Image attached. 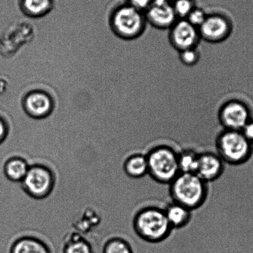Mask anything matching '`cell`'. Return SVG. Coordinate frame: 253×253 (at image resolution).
<instances>
[{
	"label": "cell",
	"mask_w": 253,
	"mask_h": 253,
	"mask_svg": "<svg viewBox=\"0 0 253 253\" xmlns=\"http://www.w3.org/2000/svg\"><path fill=\"white\" fill-rule=\"evenodd\" d=\"M55 185V173L50 167L42 164L31 165L25 177L20 183L24 192L37 200L48 198L53 192Z\"/></svg>",
	"instance_id": "5"
},
{
	"label": "cell",
	"mask_w": 253,
	"mask_h": 253,
	"mask_svg": "<svg viewBox=\"0 0 253 253\" xmlns=\"http://www.w3.org/2000/svg\"><path fill=\"white\" fill-rule=\"evenodd\" d=\"M188 16V21L195 28L197 26L201 27L206 19L205 13L200 9H194L191 11Z\"/></svg>",
	"instance_id": "22"
},
{
	"label": "cell",
	"mask_w": 253,
	"mask_h": 253,
	"mask_svg": "<svg viewBox=\"0 0 253 253\" xmlns=\"http://www.w3.org/2000/svg\"><path fill=\"white\" fill-rule=\"evenodd\" d=\"M151 0H130L131 3V6L139 10V9L146 8L149 5Z\"/></svg>",
	"instance_id": "26"
},
{
	"label": "cell",
	"mask_w": 253,
	"mask_h": 253,
	"mask_svg": "<svg viewBox=\"0 0 253 253\" xmlns=\"http://www.w3.org/2000/svg\"><path fill=\"white\" fill-rule=\"evenodd\" d=\"M184 62L187 64H192L197 59V54L195 51L191 50V48L184 50L181 55Z\"/></svg>",
	"instance_id": "24"
},
{
	"label": "cell",
	"mask_w": 253,
	"mask_h": 253,
	"mask_svg": "<svg viewBox=\"0 0 253 253\" xmlns=\"http://www.w3.org/2000/svg\"><path fill=\"white\" fill-rule=\"evenodd\" d=\"M8 253H51L48 245L33 236H23L14 240Z\"/></svg>",
	"instance_id": "13"
},
{
	"label": "cell",
	"mask_w": 253,
	"mask_h": 253,
	"mask_svg": "<svg viewBox=\"0 0 253 253\" xmlns=\"http://www.w3.org/2000/svg\"><path fill=\"white\" fill-rule=\"evenodd\" d=\"M23 105L26 112L36 119L47 116L51 112L53 102L46 93L35 90L28 93L24 98Z\"/></svg>",
	"instance_id": "9"
},
{
	"label": "cell",
	"mask_w": 253,
	"mask_h": 253,
	"mask_svg": "<svg viewBox=\"0 0 253 253\" xmlns=\"http://www.w3.org/2000/svg\"><path fill=\"white\" fill-rule=\"evenodd\" d=\"M53 0H22L21 9L27 16L41 17L52 9Z\"/></svg>",
	"instance_id": "19"
},
{
	"label": "cell",
	"mask_w": 253,
	"mask_h": 253,
	"mask_svg": "<svg viewBox=\"0 0 253 253\" xmlns=\"http://www.w3.org/2000/svg\"><path fill=\"white\" fill-rule=\"evenodd\" d=\"M216 153L226 165L241 166L252 160L253 144L240 131L226 129L215 140Z\"/></svg>",
	"instance_id": "4"
},
{
	"label": "cell",
	"mask_w": 253,
	"mask_h": 253,
	"mask_svg": "<svg viewBox=\"0 0 253 253\" xmlns=\"http://www.w3.org/2000/svg\"><path fill=\"white\" fill-rule=\"evenodd\" d=\"M241 132L246 138L253 144V122H249L245 125Z\"/></svg>",
	"instance_id": "25"
},
{
	"label": "cell",
	"mask_w": 253,
	"mask_h": 253,
	"mask_svg": "<svg viewBox=\"0 0 253 253\" xmlns=\"http://www.w3.org/2000/svg\"><path fill=\"white\" fill-rule=\"evenodd\" d=\"M142 23L139 11L131 6L122 7L111 17L113 30L122 38H129L136 36L141 31Z\"/></svg>",
	"instance_id": "6"
},
{
	"label": "cell",
	"mask_w": 253,
	"mask_h": 253,
	"mask_svg": "<svg viewBox=\"0 0 253 253\" xmlns=\"http://www.w3.org/2000/svg\"><path fill=\"white\" fill-rule=\"evenodd\" d=\"M200 152L192 148H186L178 151V161L180 173H196Z\"/></svg>",
	"instance_id": "18"
},
{
	"label": "cell",
	"mask_w": 253,
	"mask_h": 253,
	"mask_svg": "<svg viewBox=\"0 0 253 253\" xmlns=\"http://www.w3.org/2000/svg\"><path fill=\"white\" fill-rule=\"evenodd\" d=\"M225 166V162L216 152H200L196 174L206 182H213L222 176Z\"/></svg>",
	"instance_id": "7"
},
{
	"label": "cell",
	"mask_w": 253,
	"mask_h": 253,
	"mask_svg": "<svg viewBox=\"0 0 253 253\" xmlns=\"http://www.w3.org/2000/svg\"><path fill=\"white\" fill-rule=\"evenodd\" d=\"M61 253H95L88 241L77 232H71L64 239Z\"/></svg>",
	"instance_id": "16"
},
{
	"label": "cell",
	"mask_w": 253,
	"mask_h": 253,
	"mask_svg": "<svg viewBox=\"0 0 253 253\" xmlns=\"http://www.w3.org/2000/svg\"><path fill=\"white\" fill-rule=\"evenodd\" d=\"M169 0H154V5L163 6L169 4Z\"/></svg>",
	"instance_id": "27"
},
{
	"label": "cell",
	"mask_w": 253,
	"mask_h": 253,
	"mask_svg": "<svg viewBox=\"0 0 253 253\" xmlns=\"http://www.w3.org/2000/svg\"><path fill=\"white\" fill-rule=\"evenodd\" d=\"M125 175L132 179H140L148 175V165L146 154L136 152L127 156L122 164Z\"/></svg>",
	"instance_id": "11"
},
{
	"label": "cell",
	"mask_w": 253,
	"mask_h": 253,
	"mask_svg": "<svg viewBox=\"0 0 253 253\" xmlns=\"http://www.w3.org/2000/svg\"><path fill=\"white\" fill-rule=\"evenodd\" d=\"M197 31L188 21H181L175 26L172 38L175 45L183 50L191 48L197 40Z\"/></svg>",
	"instance_id": "14"
},
{
	"label": "cell",
	"mask_w": 253,
	"mask_h": 253,
	"mask_svg": "<svg viewBox=\"0 0 253 253\" xmlns=\"http://www.w3.org/2000/svg\"><path fill=\"white\" fill-rule=\"evenodd\" d=\"M164 210L167 220L173 230L187 227L192 220L193 211L173 201L169 203Z\"/></svg>",
	"instance_id": "10"
},
{
	"label": "cell",
	"mask_w": 253,
	"mask_h": 253,
	"mask_svg": "<svg viewBox=\"0 0 253 253\" xmlns=\"http://www.w3.org/2000/svg\"><path fill=\"white\" fill-rule=\"evenodd\" d=\"M176 13L172 6L153 5L149 9L148 17L152 23L160 27H167L175 21Z\"/></svg>",
	"instance_id": "17"
},
{
	"label": "cell",
	"mask_w": 253,
	"mask_h": 253,
	"mask_svg": "<svg viewBox=\"0 0 253 253\" xmlns=\"http://www.w3.org/2000/svg\"><path fill=\"white\" fill-rule=\"evenodd\" d=\"M169 193L171 201L194 211L205 205L210 186L196 173H180L169 184Z\"/></svg>",
	"instance_id": "2"
},
{
	"label": "cell",
	"mask_w": 253,
	"mask_h": 253,
	"mask_svg": "<svg viewBox=\"0 0 253 253\" xmlns=\"http://www.w3.org/2000/svg\"><path fill=\"white\" fill-rule=\"evenodd\" d=\"M132 227L140 239L149 243L164 242L173 231L164 208L153 205L144 206L135 213Z\"/></svg>",
	"instance_id": "1"
},
{
	"label": "cell",
	"mask_w": 253,
	"mask_h": 253,
	"mask_svg": "<svg viewBox=\"0 0 253 253\" xmlns=\"http://www.w3.org/2000/svg\"><path fill=\"white\" fill-rule=\"evenodd\" d=\"M9 127L5 120L0 117V146L4 143L8 137Z\"/></svg>",
	"instance_id": "23"
},
{
	"label": "cell",
	"mask_w": 253,
	"mask_h": 253,
	"mask_svg": "<svg viewBox=\"0 0 253 253\" xmlns=\"http://www.w3.org/2000/svg\"><path fill=\"white\" fill-rule=\"evenodd\" d=\"M101 253H134V251L126 238L114 237L105 243Z\"/></svg>",
	"instance_id": "20"
},
{
	"label": "cell",
	"mask_w": 253,
	"mask_h": 253,
	"mask_svg": "<svg viewBox=\"0 0 253 253\" xmlns=\"http://www.w3.org/2000/svg\"><path fill=\"white\" fill-rule=\"evenodd\" d=\"M178 151L167 144L151 147L146 153L148 175L156 182L169 185L180 173Z\"/></svg>",
	"instance_id": "3"
},
{
	"label": "cell",
	"mask_w": 253,
	"mask_h": 253,
	"mask_svg": "<svg viewBox=\"0 0 253 253\" xmlns=\"http://www.w3.org/2000/svg\"><path fill=\"white\" fill-rule=\"evenodd\" d=\"M30 164L23 157L12 156L4 161L2 171L11 182L20 183L28 173Z\"/></svg>",
	"instance_id": "12"
},
{
	"label": "cell",
	"mask_w": 253,
	"mask_h": 253,
	"mask_svg": "<svg viewBox=\"0 0 253 253\" xmlns=\"http://www.w3.org/2000/svg\"><path fill=\"white\" fill-rule=\"evenodd\" d=\"M201 33L208 40L216 41L223 38L228 31V25L225 19L219 16L206 18L200 27Z\"/></svg>",
	"instance_id": "15"
},
{
	"label": "cell",
	"mask_w": 253,
	"mask_h": 253,
	"mask_svg": "<svg viewBox=\"0 0 253 253\" xmlns=\"http://www.w3.org/2000/svg\"><path fill=\"white\" fill-rule=\"evenodd\" d=\"M248 109L242 103L233 102L223 108L221 120L226 129L242 131L250 122Z\"/></svg>",
	"instance_id": "8"
},
{
	"label": "cell",
	"mask_w": 253,
	"mask_h": 253,
	"mask_svg": "<svg viewBox=\"0 0 253 253\" xmlns=\"http://www.w3.org/2000/svg\"><path fill=\"white\" fill-rule=\"evenodd\" d=\"M173 9L176 14L179 16H188L192 11V4L190 0H177Z\"/></svg>",
	"instance_id": "21"
}]
</instances>
